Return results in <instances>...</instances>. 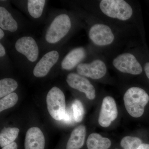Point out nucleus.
<instances>
[{"label": "nucleus", "mask_w": 149, "mask_h": 149, "mask_svg": "<svg viewBox=\"0 0 149 149\" xmlns=\"http://www.w3.org/2000/svg\"><path fill=\"white\" fill-rule=\"evenodd\" d=\"M99 8L107 17L119 21H128L134 14L132 6L124 0H102Z\"/></svg>", "instance_id": "f257e3e1"}, {"label": "nucleus", "mask_w": 149, "mask_h": 149, "mask_svg": "<svg viewBox=\"0 0 149 149\" xmlns=\"http://www.w3.org/2000/svg\"><path fill=\"white\" fill-rule=\"evenodd\" d=\"M123 100L128 113L132 117L139 118L143 114L145 107L149 101V96L142 88L133 87L126 91Z\"/></svg>", "instance_id": "f03ea898"}, {"label": "nucleus", "mask_w": 149, "mask_h": 149, "mask_svg": "<svg viewBox=\"0 0 149 149\" xmlns=\"http://www.w3.org/2000/svg\"><path fill=\"white\" fill-rule=\"evenodd\" d=\"M71 27L69 16L63 14L56 17L48 28L45 35L46 41L54 44L60 41L68 33Z\"/></svg>", "instance_id": "7ed1b4c3"}, {"label": "nucleus", "mask_w": 149, "mask_h": 149, "mask_svg": "<svg viewBox=\"0 0 149 149\" xmlns=\"http://www.w3.org/2000/svg\"><path fill=\"white\" fill-rule=\"evenodd\" d=\"M47 109L51 116L58 121L62 120L66 111L65 97L59 88L54 87L48 92L47 97Z\"/></svg>", "instance_id": "20e7f679"}, {"label": "nucleus", "mask_w": 149, "mask_h": 149, "mask_svg": "<svg viewBox=\"0 0 149 149\" xmlns=\"http://www.w3.org/2000/svg\"><path fill=\"white\" fill-rule=\"evenodd\" d=\"M112 65L122 73L132 75H139L143 71V68L136 56L130 52L120 54L113 58Z\"/></svg>", "instance_id": "39448f33"}, {"label": "nucleus", "mask_w": 149, "mask_h": 149, "mask_svg": "<svg viewBox=\"0 0 149 149\" xmlns=\"http://www.w3.org/2000/svg\"><path fill=\"white\" fill-rule=\"evenodd\" d=\"M89 37L95 45L102 47L111 45L114 42L116 38L111 27L102 23H96L91 26Z\"/></svg>", "instance_id": "423d86ee"}, {"label": "nucleus", "mask_w": 149, "mask_h": 149, "mask_svg": "<svg viewBox=\"0 0 149 149\" xmlns=\"http://www.w3.org/2000/svg\"><path fill=\"white\" fill-rule=\"evenodd\" d=\"M76 69L78 74L94 80L102 78L107 71L106 64L100 59H96L89 63H80Z\"/></svg>", "instance_id": "0eeeda50"}, {"label": "nucleus", "mask_w": 149, "mask_h": 149, "mask_svg": "<svg viewBox=\"0 0 149 149\" xmlns=\"http://www.w3.org/2000/svg\"><path fill=\"white\" fill-rule=\"evenodd\" d=\"M66 82L71 88L84 93L87 98L93 100L95 98V89L88 79L76 73H69Z\"/></svg>", "instance_id": "6e6552de"}, {"label": "nucleus", "mask_w": 149, "mask_h": 149, "mask_svg": "<svg viewBox=\"0 0 149 149\" xmlns=\"http://www.w3.org/2000/svg\"><path fill=\"white\" fill-rule=\"evenodd\" d=\"M118 109L114 99L110 96L104 98L99 116L98 122L103 127L107 128L116 119Z\"/></svg>", "instance_id": "1a4fd4ad"}, {"label": "nucleus", "mask_w": 149, "mask_h": 149, "mask_svg": "<svg viewBox=\"0 0 149 149\" xmlns=\"http://www.w3.org/2000/svg\"><path fill=\"white\" fill-rule=\"evenodd\" d=\"M16 50L24 55L31 62L37 60L39 55V48L35 40L30 37H23L17 41Z\"/></svg>", "instance_id": "9d476101"}, {"label": "nucleus", "mask_w": 149, "mask_h": 149, "mask_svg": "<svg viewBox=\"0 0 149 149\" xmlns=\"http://www.w3.org/2000/svg\"><path fill=\"white\" fill-rule=\"evenodd\" d=\"M59 58V54L56 51H52L46 54L36 65L33 74L36 77H45L56 64Z\"/></svg>", "instance_id": "9b49d317"}, {"label": "nucleus", "mask_w": 149, "mask_h": 149, "mask_svg": "<svg viewBox=\"0 0 149 149\" xmlns=\"http://www.w3.org/2000/svg\"><path fill=\"white\" fill-rule=\"evenodd\" d=\"M45 138L40 128L32 127L27 130L24 141L25 149H44Z\"/></svg>", "instance_id": "f8f14e48"}, {"label": "nucleus", "mask_w": 149, "mask_h": 149, "mask_svg": "<svg viewBox=\"0 0 149 149\" xmlns=\"http://www.w3.org/2000/svg\"><path fill=\"white\" fill-rule=\"evenodd\" d=\"M86 55V51L84 48L78 47L73 49L63 60L61 64L62 68L66 70L73 69L80 64Z\"/></svg>", "instance_id": "ddd939ff"}, {"label": "nucleus", "mask_w": 149, "mask_h": 149, "mask_svg": "<svg viewBox=\"0 0 149 149\" xmlns=\"http://www.w3.org/2000/svg\"><path fill=\"white\" fill-rule=\"evenodd\" d=\"M86 136V128L80 125L72 130L68 141L66 149H80L83 146Z\"/></svg>", "instance_id": "4468645a"}, {"label": "nucleus", "mask_w": 149, "mask_h": 149, "mask_svg": "<svg viewBox=\"0 0 149 149\" xmlns=\"http://www.w3.org/2000/svg\"><path fill=\"white\" fill-rule=\"evenodd\" d=\"M111 144L109 139L104 138L97 133L91 134L87 141L88 149H108Z\"/></svg>", "instance_id": "2eb2a0df"}, {"label": "nucleus", "mask_w": 149, "mask_h": 149, "mask_svg": "<svg viewBox=\"0 0 149 149\" xmlns=\"http://www.w3.org/2000/svg\"><path fill=\"white\" fill-rule=\"evenodd\" d=\"M0 27L11 32L17 30L18 25L11 14L5 8L0 7Z\"/></svg>", "instance_id": "dca6fc26"}, {"label": "nucleus", "mask_w": 149, "mask_h": 149, "mask_svg": "<svg viewBox=\"0 0 149 149\" xmlns=\"http://www.w3.org/2000/svg\"><path fill=\"white\" fill-rule=\"evenodd\" d=\"M19 130L17 128H5L0 134V146L4 147L12 143L18 136Z\"/></svg>", "instance_id": "f3484780"}, {"label": "nucleus", "mask_w": 149, "mask_h": 149, "mask_svg": "<svg viewBox=\"0 0 149 149\" xmlns=\"http://www.w3.org/2000/svg\"><path fill=\"white\" fill-rule=\"evenodd\" d=\"M45 3V0H29L27 8L29 14L34 18H39L42 14Z\"/></svg>", "instance_id": "a211bd4d"}, {"label": "nucleus", "mask_w": 149, "mask_h": 149, "mask_svg": "<svg viewBox=\"0 0 149 149\" xmlns=\"http://www.w3.org/2000/svg\"><path fill=\"white\" fill-rule=\"evenodd\" d=\"M18 84L15 80L10 78H6L0 80V97L9 95L15 91Z\"/></svg>", "instance_id": "6ab92c4d"}, {"label": "nucleus", "mask_w": 149, "mask_h": 149, "mask_svg": "<svg viewBox=\"0 0 149 149\" xmlns=\"http://www.w3.org/2000/svg\"><path fill=\"white\" fill-rule=\"evenodd\" d=\"M18 97L16 93H13L1 99L0 111L1 112L16 104L18 101Z\"/></svg>", "instance_id": "aec40b11"}, {"label": "nucleus", "mask_w": 149, "mask_h": 149, "mask_svg": "<svg viewBox=\"0 0 149 149\" xmlns=\"http://www.w3.org/2000/svg\"><path fill=\"white\" fill-rule=\"evenodd\" d=\"M142 144L141 139L132 136H125L120 142V146L124 149H137Z\"/></svg>", "instance_id": "412c9836"}, {"label": "nucleus", "mask_w": 149, "mask_h": 149, "mask_svg": "<svg viewBox=\"0 0 149 149\" xmlns=\"http://www.w3.org/2000/svg\"><path fill=\"white\" fill-rule=\"evenodd\" d=\"M71 108L73 111L75 122L76 123L81 122L83 120L84 117V113H85L83 104L79 100H74L72 103Z\"/></svg>", "instance_id": "4be33fe9"}, {"label": "nucleus", "mask_w": 149, "mask_h": 149, "mask_svg": "<svg viewBox=\"0 0 149 149\" xmlns=\"http://www.w3.org/2000/svg\"><path fill=\"white\" fill-rule=\"evenodd\" d=\"M61 121L67 124H72L75 122L72 108L66 109L65 114Z\"/></svg>", "instance_id": "5701e85b"}, {"label": "nucleus", "mask_w": 149, "mask_h": 149, "mask_svg": "<svg viewBox=\"0 0 149 149\" xmlns=\"http://www.w3.org/2000/svg\"><path fill=\"white\" fill-rule=\"evenodd\" d=\"M2 149H17V145L16 143L14 142L12 143L3 147Z\"/></svg>", "instance_id": "b1692460"}, {"label": "nucleus", "mask_w": 149, "mask_h": 149, "mask_svg": "<svg viewBox=\"0 0 149 149\" xmlns=\"http://www.w3.org/2000/svg\"><path fill=\"white\" fill-rule=\"evenodd\" d=\"M144 70L147 77L149 79V62L146 63L145 64L144 66Z\"/></svg>", "instance_id": "393cba45"}, {"label": "nucleus", "mask_w": 149, "mask_h": 149, "mask_svg": "<svg viewBox=\"0 0 149 149\" xmlns=\"http://www.w3.org/2000/svg\"><path fill=\"white\" fill-rule=\"evenodd\" d=\"M6 54V51L3 46L1 44H0V56L1 57L4 56Z\"/></svg>", "instance_id": "a878e982"}, {"label": "nucleus", "mask_w": 149, "mask_h": 149, "mask_svg": "<svg viewBox=\"0 0 149 149\" xmlns=\"http://www.w3.org/2000/svg\"><path fill=\"white\" fill-rule=\"evenodd\" d=\"M137 149H149V145L148 144L143 143Z\"/></svg>", "instance_id": "bb28decb"}, {"label": "nucleus", "mask_w": 149, "mask_h": 149, "mask_svg": "<svg viewBox=\"0 0 149 149\" xmlns=\"http://www.w3.org/2000/svg\"><path fill=\"white\" fill-rule=\"evenodd\" d=\"M4 36V33L1 28L0 29V39H2Z\"/></svg>", "instance_id": "cd10ccee"}]
</instances>
